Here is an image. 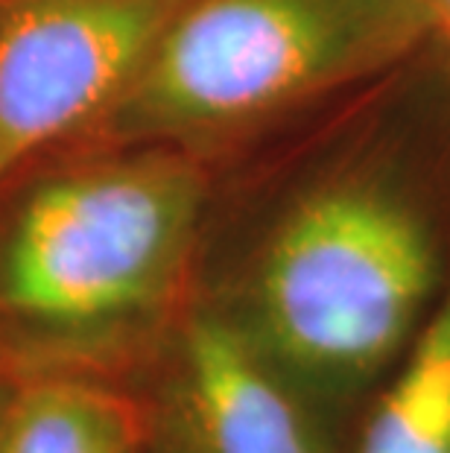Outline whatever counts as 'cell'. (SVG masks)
<instances>
[{
	"label": "cell",
	"instance_id": "1",
	"mask_svg": "<svg viewBox=\"0 0 450 453\" xmlns=\"http://www.w3.org/2000/svg\"><path fill=\"white\" fill-rule=\"evenodd\" d=\"M202 194V173L170 150L47 173L0 231V325L85 345L149 319L179 284Z\"/></svg>",
	"mask_w": 450,
	"mask_h": 453
},
{
	"label": "cell",
	"instance_id": "2",
	"mask_svg": "<svg viewBox=\"0 0 450 453\" xmlns=\"http://www.w3.org/2000/svg\"><path fill=\"white\" fill-rule=\"evenodd\" d=\"M424 24L418 0H185L97 127L164 143L232 134L395 62Z\"/></svg>",
	"mask_w": 450,
	"mask_h": 453
},
{
	"label": "cell",
	"instance_id": "3",
	"mask_svg": "<svg viewBox=\"0 0 450 453\" xmlns=\"http://www.w3.org/2000/svg\"><path fill=\"white\" fill-rule=\"evenodd\" d=\"M433 284L436 249L413 208L378 188H328L266 243L246 331L299 392L339 398L398 354Z\"/></svg>",
	"mask_w": 450,
	"mask_h": 453
},
{
	"label": "cell",
	"instance_id": "4",
	"mask_svg": "<svg viewBox=\"0 0 450 453\" xmlns=\"http://www.w3.org/2000/svg\"><path fill=\"white\" fill-rule=\"evenodd\" d=\"M185 0H0V185L123 97Z\"/></svg>",
	"mask_w": 450,
	"mask_h": 453
},
{
	"label": "cell",
	"instance_id": "5",
	"mask_svg": "<svg viewBox=\"0 0 450 453\" xmlns=\"http://www.w3.org/2000/svg\"><path fill=\"white\" fill-rule=\"evenodd\" d=\"M156 453H328L301 392L243 325L187 322Z\"/></svg>",
	"mask_w": 450,
	"mask_h": 453
},
{
	"label": "cell",
	"instance_id": "6",
	"mask_svg": "<svg viewBox=\"0 0 450 453\" xmlns=\"http://www.w3.org/2000/svg\"><path fill=\"white\" fill-rule=\"evenodd\" d=\"M138 412L80 378H42L0 407V453H138Z\"/></svg>",
	"mask_w": 450,
	"mask_h": 453
},
{
	"label": "cell",
	"instance_id": "7",
	"mask_svg": "<svg viewBox=\"0 0 450 453\" xmlns=\"http://www.w3.org/2000/svg\"><path fill=\"white\" fill-rule=\"evenodd\" d=\"M354 453H450V293L430 316Z\"/></svg>",
	"mask_w": 450,
	"mask_h": 453
},
{
	"label": "cell",
	"instance_id": "8",
	"mask_svg": "<svg viewBox=\"0 0 450 453\" xmlns=\"http://www.w3.org/2000/svg\"><path fill=\"white\" fill-rule=\"evenodd\" d=\"M421 12H424L427 24L442 30L450 38V0H418Z\"/></svg>",
	"mask_w": 450,
	"mask_h": 453
}]
</instances>
